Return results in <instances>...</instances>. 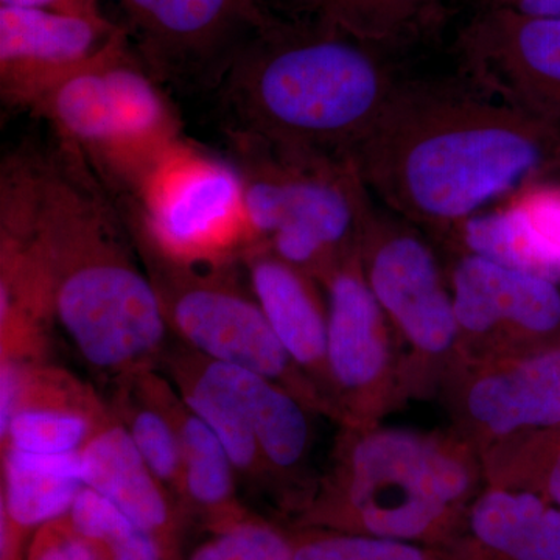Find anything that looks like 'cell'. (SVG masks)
<instances>
[{
	"instance_id": "4fadbf2b",
	"label": "cell",
	"mask_w": 560,
	"mask_h": 560,
	"mask_svg": "<svg viewBox=\"0 0 560 560\" xmlns=\"http://www.w3.org/2000/svg\"><path fill=\"white\" fill-rule=\"evenodd\" d=\"M452 430L481 453L500 442L560 427V345L455 364L441 388Z\"/></svg>"
},
{
	"instance_id": "7402d4cb",
	"label": "cell",
	"mask_w": 560,
	"mask_h": 560,
	"mask_svg": "<svg viewBox=\"0 0 560 560\" xmlns=\"http://www.w3.org/2000/svg\"><path fill=\"white\" fill-rule=\"evenodd\" d=\"M83 488L80 452L40 455L2 448L0 521L24 545L47 523L66 517Z\"/></svg>"
},
{
	"instance_id": "ac0fdd59",
	"label": "cell",
	"mask_w": 560,
	"mask_h": 560,
	"mask_svg": "<svg viewBox=\"0 0 560 560\" xmlns=\"http://www.w3.org/2000/svg\"><path fill=\"white\" fill-rule=\"evenodd\" d=\"M113 415L91 386L44 360L25 364L16 408L0 430L2 448L40 455L83 451Z\"/></svg>"
},
{
	"instance_id": "277c9868",
	"label": "cell",
	"mask_w": 560,
	"mask_h": 560,
	"mask_svg": "<svg viewBox=\"0 0 560 560\" xmlns=\"http://www.w3.org/2000/svg\"><path fill=\"white\" fill-rule=\"evenodd\" d=\"M485 486L480 453L452 429L341 425L329 469L294 514V526L442 550Z\"/></svg>"
},
{
	"instance_id": "d6986e66",
	"label": "cell",
	"mask_w": 560,
	"mask_h": 560,
	"mask_svg": "<svg viewBox=\"0 0 560 560\" xmlns=\"http://www.w3.org/2000/svg\"><path fill=\"white\" fill-rule=\"evenodd\" d=\"M477 254L560 283V186L539 183L448 231Z\"/></svg>"
},
{
	"instance_id": "5bb4252c",
	"label": "cell",
	"mask_w": 560,
	"mask_h": 560,
	"mask_svg": "<svg viewBox=\"0 0 560 560\" xmlns=\"http://www.w3.org/2000/svg\"><path fill=\"white\" fill-rule=\"evenodd\" d=\"M475 88L560 121V18L477 10L456 40Z\"/></svg>"
},
{
	"instance_id": "4dcf8cb0",
	"label": "cell",
	"mask_w": 560,
	"mask_h": 560,
	"mask_svg": "<svg viewBox=\"0 0 560 560\" xmlns=\"http://www.w3.org/2000/svg\"><path fill=\"white\" fill-rule=\"evenodd\" d=\"M22 560H106V556L97 544L81 536L68 517H62L33 534Z\"/></svg>"
},
{
	"instance_id": "3957f363",
	"label": "cell",
	"mask_w": 560,
	"mask_h": 560,
	"mask_svg": "<svg viewBox=\"0 0 560 560\" xmlns=\"http://www.w3.org/2000/svg\"><path fill=\"white\" fill-rule=\"evenodd\" d=\"M382 50L312 21L272 18L219 88L228 130L280 149L349 158L396 90Z\"/></svg>"
},
{
	"instance_id": "1f68e13d",
	"label": "cell",
	"mask_w": 560,
	"mask_h": 560,
	"mask_svg": "<svg viewBox=\"0 0 560 560\" xmlns=\"http://www.w3.org/2000/svg\"><path fill=\"white\" fill-rule=\"evenodd\" d=\"M477 10L508 11L530 18H560V0H471Z\"/></svg>"
},
{
	"instance_id": "8992f818",
	"label": "cell",
	"mask_w": 560,
	"mask_h": 560,
	"mask_svg": "<svg viewBox=\"0 0 560 560\" xmlns=\"http://www.w3.org/2000/svg\"><path fill=\"white\" fill-rule=\"evenodd\" d=\"M158 83L121 31L97 60L28 110L79 151L114 198H131L184 140L178 114Z\"/></svg>"
},
{
	"instance_id": "30bf717a",
	"label": "cell",
	"mask_w": 560,
	"mask_h": 560,
	"mask_svg": "<svg viewBox=\"0 0 560 560\" xmlns=\"http://www.w3.org/2000/svg\"><path fill=\"white\" fill-rule=\"evenodd\" d=\"M327 301V370L341 425H372L408 400L396 334L375 300L360 253L320 282Z\"/></svg>"
},
{
	"instance_id": "d4e9b609",
	"label": "cell",
	"mask_w": 560,
	"mask_h": 560,
	"mask_svg": "<svg viewBox=\"0 0 560 560\" xmlns=\"http://www.w3.org/2000/svg\"><path fill=\"white\" fill-rule=\"evenodd\" d=\"M451 0H293L307 20L375 49L407 46L433 32Z\"/></svg>"
},
{
	"instance_id": "484cf974",
	"label": "cell",
	"mask_w": 560,
	"mask_h": 560,
	"mask_svg": "<svg viewBox=\"0 0 560 560\" xmlns=\"http://www.w3.org/2000/svg\"><path fill=\"white\" fill-rule=\"evenodd\" d=\"M167 378L180 399L219 438L237 470L238 478L270 486L271 475L241 407L219 383L202 371L200 357L191 350L165 353Z\"/></svg>"
},
{
	"instance_id": "e0dca14e",
	"label": "cell",
	"mask_w": 560,
	"mask_h": 560,
	"mask_svg": "<svg viewBox=\"0 0 560 560\" xmlns=\"http://www.w3.org/2000/svg\"><path fill=\"white\" fill-rule=\"evenodd\" d=\"M238 265L276 337L329 401L340 423L327 370L329 323L326 294L320 293L323 287L307 272L257 246L245 250Z\"/></svg>"
},
{
	"instance_id": "2e32d148",
	"label": "cell",
	"mask_w": 560,
	"mask_h": 560,
	"mask_svg": "<svg viewBox=\"0 0 560 560\" xmlns=\"http://www.w3.org/2000/svg\"><path fill=\"white\" fill-rule=\"evenodd\" d=\"M198 355V353H197ZM200 357L202 371L235 400L259 442L271 480L296 514L313 488L304 477L313 444L311 415L290 390L256 372Z\"/></svg>"
},
{
	"instance_id": "cb8c5ba5",
	"label": "cell",
	"mask_w": 560,
	"mask_h": 560,
	"mask_svg": "<svg viewBox=\"0 0 560 560\" xmlns=\"http://www.w3.org/2000/svg\"><path fill=\"white\" fill-rule=\"evenodd\" d=\"M172 412L183 451L180 508L200 514L210 529L245 517L237 495L238 474L219 438L180 399L173 386Z\"/></svg>"
},
{
	"instance_id": "6da1fadb",
	"label": "cell",
	"mask_w": 560,
	"mask_h": 560,
	"mask_svg": "<svg viewBox=\"0 0 560 560\" xmlns=\"http://www.w3.org/2000/svg\"><path fill=\"white\" fill-rule=\"evenodd\" d=\"M0 234L20 245L50 329L95 375L156 370L167 319L119 208L90 164L58 140L3 161Z\"/></svg>"
},
{
	"instance_id": "ba28073f",
	"label": "cell",
	"mask_w": 560,
	"mask_h": 560,
	"mask_svg": "<svg viewBox=\"0 0 560 560\" xmlns=\"http://www.w3.org/2000/svg\"><path fill=\"white\" fill-rule=\"evenodd\" d=\"M360 261L401 353L408 399L441 388L458 360V323L451 283L410 221L372 206Z\"/></svg>"
},
{
	"instance_id": "ffe728a7",
	"label": "cell",
	"mask_w": 560,
	"mask_h": 560,
	"mask_svg": "<svg viewBox=\"0 0 560 560\" xmlns=\"http://www.w3.org/2000/svg\"><path fill=\"white\" fill-rule=\"evenodd\" d=\"M448 560H560V508L526 490L485 486Z\"/></svg>"
},
{
	"instance_id": "9a60e30c",
	"label": "cell",
	"mask_w": 560,
	"mask_h": 560,
	"mask_svg": "<svg viewBox=\"0 0 560 560\" xmlns=\"http://www.w3.org/2000/svg\"><path fill=\"white\" fill-rule=\"evenodd\" d=\"M124 31L106 16L0 5V92L28 109L70 73L91 65Z\"/></svg>"
},
{
	"instance_id": "52a82bcc",
	"label": "cell",
	"mask_w": 560,
	"mask_h": 560,
	"mask_svg": "<svg viewBox=\"0 0 560 560\" xmlns=\"http://www.w3.org/2000/svg\"><path fill=\"white\" fill-rule=\"evenodd\" d=\"M125 221V220H124ZM160 296L172 335L205 359L256 372L298 397L315 415L337 412L290 359L237 264H186L154 248L125 221Z\"/></svg>"
},
{
	"instance_id": "83f0119b",
	"label": "cell",
	"mask_w": 560,
	"mask_h": 560,
	"mask_svg": "<svg viewBox=\"0 0 560 560\" xmlns=\"http://www.w3.org/2000/svg\"><path fill=\"white\" fill-rule=\"evenodd\" d=\"M66 517L81 536L102 548L106 560H178V550L140 528L116 504L86 486Z\"/></svg>"
},
{
	"instance_id": "f546056e",
	"label": "cell",
	"mask_w": 560,
	"mask_h": 560,
	"mask_svg": "<svg viewBox=\"0 0 560 560\" xmlns=\"http://www.w3.org/2000/svg\"><path fill=\"white\" fill-rule=\"evenodd\" d=\"M189 560H294L289 533L248 514L212 529Z\"/></svg>"
},
{
	"instance_id": "4316f807",
	"label": "cell",
	"mask_w": 560,
	"mask_h": 560,
	"mask_svg": "<svg viewBox=\"0 0 560 560\" xmlns=\"http://www.w3.org/2000/svg\"><path fill=\"white\" fill-rule=\"evenodd\" d=\"M480 456L486 486L526 490L560 508V427L500 442Z\"/></svg>"
},
{
	"instance_id": "8fae6325",
	"label": "cell",
	"mask_w": 560,
	"mask_h": 560,
	"mask_svg": "<svg viewBox=\"0 0 560 560\" xmlns=\"http://www.w3.org/2000/svg\"><path fill=\"white\" fill-rule=\"evenodd\" d=\"M136 57L158 81L219 88L246 43L272 20L261 0H114Z\"/></svg>"
},
{
	"instance_id": "f1b7e54d",
	"label": "cell",
	"mask_w": 560,
	"mask_h": 560,
	"mask_svg": "<svg viewBox=\"0 0 560 560\" xmlns=\"http://www.w3.org/2000/svg\"><path fill=\"white\" fill-rule=\"evenodd\" d=\"M294 560H448L441 548L323 528L289 530Z\"/></svg>"
},
{
	"instance_id": "603a6c76",
	"label": "cell",
	"mask_w": 560,
	"mask_h": 560,
	"mask_svg": "<svg viewBox=\"0 0 560 560\" xmlns=\"http://www.w3.org/2000/svg\"><path fill=\"white\" fill-rule=\"evenodd\" d=\"M172 382L156 370L140 372L116 383L109 407L180 510L183 451L172 412Z\"/></svg>"
},
{
	"instance_id": "9c48e42d",
	"label": "cell",
	"mask_w": 560,
	"mask_h": 560,
	"mask_svg": "<svg viewBox=\"0 0 560 560\" xmlns=\"http://www.w3.org/2000/svg\"><path fill=\"white\" fill-rule=\"evenodd\" d=\"M114 198V197H113ZM158 250L186 264H237L250 248L241 178L231 161L183 140L136 197L114 198Z\"/></svg>"
},
{
	"instance_id": "44dd1931",
	"label": "cell",
	"mask_w": 560,
	"mask_h": 560,
	"mask_svg": "<svg viewBox=\"0 0 560 560\" xmlns=\"http://www.w3.org/2000/svg\"><path fill=\"white\" fill-rule=\"evenodd\" d=\"M80 463L86 488L101 493L140 528L178 550V503L158 480L114 412L84 445Z\"/></svg>"
},
{
	"instance_id": "d6a6232c",
	"label": "cell",
	"mask_w": 560,
	"mask_h": 560,
	"mask_svg": "<svg viewBox=\"0 0 560 560\" xmlns=\"http://www.w3.org/2000/svg\"><path fill=\"white\" fill-rule=\"evenodd\" d=\"M0 5L51 10L75 16H106L98 0H0Z\"/></svg>"
},
{
	"instance_id": "5b68a950",
	"label": "cell",
	"mask_w": 560,
	"mask_h": 560,
	"mask_svg": "<svg viewBox=\"0 0 560 560\" xmlns=\"http://www.w3.org/2000/svg\"><path fill=\"white\" fill-rule=\"evenodd\" d=\"M226 132L250 248L271 250L319 283L360 253L374 205L349 158L280 149L243 132Z\"/></svg>"
},
{
	"instance_id": "7a4b0ae2",
	"label": "cell",
	"mask_w": 560,
	"mask_h": 560,
	"mask_svg": "<svg viewBox=\"0 0 560 560\" xmlns=\"http://www.w3.org/2000/svg\"><path fill=\"white\" fill-rule=\"evenodd\" d=\"M349 160L386 209L447 234L559 173L560 121L467 80H399Z\"/></svg>"
},
{
	"instance_id": "7c38bea8",
	"label": "cell",
	"mask_w": 560,
	"mask_h": 560,
	"mask_svg": "<svg viewBox=\"0 0 560 560\" xmlns=\"http://www.w3.org/2000/svg\"><path fill=\"white\" fill-rule=\"evenodd\" d=\"M448 283L458 323L455 364L560 345L559 283L469 253L459 254Z\"/></svg>"
}]
</instances>
